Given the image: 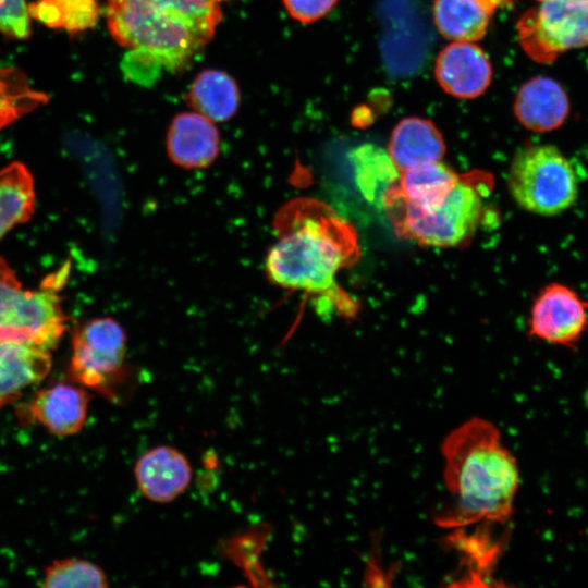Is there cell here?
<instances>
[{"instance_id": "cell-14", "label": "cell", "mask_w": 588, "mask_h": 588, "mask_svg": "<svg viewBox=\"0 0 588 588\" xmlns=\"http://www.w3.org/2000/svg\"><path fill=\"white\" fill-rule=\"evenodd\" d=\"M513 110L525 128L543 133L562 126L571 106L568 95L559 82L547 76H535L518 89Z\"/></svg>"}, {"instance_id": "cell-25", "label": "cell", "mask_w": 588, "mask_h": 588, "mask_svg": "<svg viewBox=\"0 0 588 588\" xmlns=\"http://www.w3.org/2000/svg\"><path fill=\"white\" fill-rule=\"evenodd\" d=\"M452 542L466 556L469 578L483 579L490 576L491 567L501 549L487 530L475 531L470 536L463 534L462 530H456Z\"/></svg>"}, {"instance_id": "cell-21", "label": "cell", "mask_w": 588, "mask_h": 588, "mask_svg": "<svg viewBox=\"0 0 588 588\" xmlns=\"http://www.w3.org/2000/svg\"><path fill=\"white\" fill-rule=\"evenodd\" d=\"M34 179L29 170L14 161L0 170V238L35 211Z\"/></svg>"}, {"instance_id": "cell-1", "label": "cell", "mask_w": 588, "mask_h": 588, "mask_svg": "<svg viewBox=\"0 0 588 588\" xmlns=\"http://www.w3.org/2000/svg\"><path fill=\"white\" fill-rule=\"evenodd\" d=\"M112 38L128 51L121 69L150 85L163 72L184 70L213 38L222 19L216 0H108Z\"/></svg>"}, {"instance_id": "cell-8", "label": "cell", "mask_w": 588, "mask_h": 588, "mask_svg": "<svg viewBox=\"0 0 588 588\" xmlns=\"http://www.w3.org/2000/svg\"><path fill=\"white\" fill-rule=\"evenodd\" d=\"M68 266L49 275L39 290H20L0 311V342L52 350L66 328L58 290L66 278Z\"/></svg>"}, {"instance_id": "cell-5", "label": "cell", "mask_w": 588, "mask_h": 588, "mask_svg": "<svg viewBox=\"0 0 588 588\" xmlns=\"http://www.w3.org/2000/svg\"><path fill=\"white\" fill-rule=\"evenodd\" d=\"M506 184L514 201L539 216L568 210L578 197V177L571 160L555 146L528 145L516 151Z\"/></svg>"}, {"instance_id": "cell-12", "label": "cell", "mask_w": 588, "mask_h": 588, "mask_svg": "<svg viewBox=\"0 0 588 588\" xmlns=\"http://www.w3.org/2000/svg\"><path fill=\"white\" fill-rule=\"evenodd\" d=\"M89 401L83 387L59 382L37 390L25 406L24 417L52 434L71 436L83 429Z\"/></svg>"}, {"instance_id": "cell-11", "label": "cell", "mask_w": 588, "mask_h": 588, "mask_svg": "<svg viewBox=\"0 0 588 588\" xmlns=\"http://www.w3.org/2000/svg\"><path fill=\"white\" fill-rule=\"evenodd\" d=\"M139 492L155 503H169L188 488L193 469L186 455L174 446L158 445L139 456L134 466Z\"/></svg>"}, {"instance_id": "cell-20", "label": "cell", "mask_w": 588, "mask_h": 588, "mask_svg": "<svg viewBox=\"0 0 588 588\" xmlns=\"http://www.w3.org/2000/svg\"><path fill=\"white\" fill-rule=\"evenodd\" d=\"M356 186L363 197L381 204L388 192L397 185L401 171L388 150L371 143L362 144L350 152Z\"/></svg>"}, {"instance_id": "cell-7", "label": "cell", "mask_w": 588, "mask_h": 588, "mask_svg": "<svg viewBox=\"0 0 588 588\" xmlns=\"http://www.w3.org/2000/svg\"><path fill=\"white\" fill-rule=\"evenodd\" d=\"M518 20V40L526 54L542 64L562 53L588 47V0H537Z\"/></svg>"}, {"instance_id": "cell-22", "label": "cell", "mask_w": 588, "mask_h": 588, "mask_svg": "<svg viewBox=\"0 0 588 588\" xmlns=\"http://www.w3.org/2000/svg\"><path fill=\"white\" fill-rule=\"evenodd\" d=\"M30 19L50 28H60L71 35L96 26L99 0H38L28 5Z\"/></svg>"}, {"instance_id": "cell-29", "label": "cell", "mask_w": 588, "mask_h": 588, "mask_svg": "<svg viewBox=\"0 0 588 588\" xmlns=\"http://www.w3.org/2000/svg\"><path fill=\"white\" fill-rule=\"evenodd\" d=\"M217 2H221V1H228V0H216Z\"/></svg>"}, {"instance_id": "cell-27", "label": "cell", "mask_w": 588, "mask_h": 588, "mask_svg": "<svg viewBox=\"0 0 588 588\" xmlns=\"http://www.w3.org/2000/svg\"><path fill=\"white\" fill-rule=\"evenodd\" d=\"M287 13L307 24L324 17L339 0H282Z\"/></svg>"}, {"instance_id": "cell-10", "label": "cell", "mask_w": 588, "mask_h": 588, "mask_svg": "<svg viewBox=\"0 0 588 588\" xmlns=\"http://www.w3.org/2000/svg\"><path fill=\"white\" fill-rule=\"evenodd\" d=\"M434 76L440 87L458 99L482 95L492 79L487 53L470 41H452L438 54Z\"/></svg>"}, {"instance_id": "cell-16", "label": "cell", "mask_w": 588, "mask_h": 588, "mask_svg": "<svg viewBox=\"0 0 588 588\" xmlns=\"http://www.w3.org/2000/svg\"><path fill=\"white\" fill-rule=\"evenodd\" d=\"M51 367L50 351L0 342V409L39 383Z\"/></svg>"}, {"instance_id": "cell-13", "label": "cell", "mask_w": 588, "mask_h": 588, "mask_svg": "<svg viewBox=\"0 0 588 588\" xmlns=\"http://www.w3.org/2000/svg\"><path fill=\"white\" fill-rule=\"evenodd\" d=\"M166 149L169 159L180 168H208L220 151L219 131L213 121L196 111L181 112L169 125Z\"/></svg>"}, {"instance_id": "cell-15", "label": "cell", "mask_w": 588, "mask_h": 588, "mask_svg": "<svg viewBox=\"0 0 588 588\" xmlns=\"http://www.w3.org/2000/svg\"><path fill=\"white\" fill-rule=\"evenodd\" d=\"M388 152L402 172L424 163L441 161L445 143L431 120L407 117L393 128Z\"/></svg>"}, {"instance_id": "cell-17", "label": "cell", "mask_w": 588, "mask_h": 588, "mask_svg": "<svg viewBox=\"0 0 588 588\" xmlns=\"http://www.w3.org/2000/svg\"><path fill=\"white\" fill-rule=\"evenodd\" d=\"M460 179L441 161L429 162L402 171L397 185L390 191L415 209L431 211L444 201Z\"/></svg>"}, {"instance_id": "cell-18", "label": "cell", "mask_w": 588, "mask_h": 588, "mask_svg": "<svg viewBox=\"0 0 588 588\" xmlns=\"http://www.w3.org/2000/svg\"><path fill=\"white\" fill-rule=\"evenodd\" d=\"M186 101L194 111L209 120L224 122L236 113L241 95L230 74L218 69H206L194 78Z\"/></svg>"}, {"instance_id": "cell-2", "label": "cell", "mask_w": 588, "mask_h": 588, "mask_svg": "<svg viewBox=\"0 0 588 588\" xmlns=\"http://www.w3.org/2000/svg\"><path fill=\"white\" fill-rule=\"evenodd\" d=\"M444 483L451 494L436 524L461 529L478 523L509 522L519 485L515 457L502 444L498 428L471 418L443 441Z\"/></svg>"}, {"instance_id": "cell-23", "label": "cell", "mask_w": 588, "mask_h": 588, "mask_svg": "<svg viewBox=\"0 0 588 588\" xmlns=\"http://www.w3.org/2000/svg\"><path fill=\"white\" fill-rule=\"evenodd\" d=\"M47 100L45 94L32 89L19 69L0 68V130Z\"/></svg>"}, {"instance_id": "cell-19", "label": "cell", "mask_w": 588, "mask_h": 588, "mask_svg": "<svg viewBox=\"0 0 588 588\" xmlns=\"http://www.w3.org/2000/svg\"><path fill=\"white\" fill-rule=\"evenodd\" d=\"M494 10L487 0H434L433 19L443 37L475 42L486 35Z\"/></svg>"}, {"instance_id": "cell-9", "label": "cell", "mask_w": 588, "mask_h": 588, "mask_svg": "<svg viewBox=\"0 0 588 588\" xmlns=\"http://www.w3.org/2000/svg\"><path fill=\"white\" fill-rule=\"evenodd\" d=\"M528 327L538 340L574 348L588 333V301L568 285L547 284L534 299Z\"/></svg>"}, {"instance_id": "cell-24", "label": "cell", "mask_w": 588, "mask_h": 588, "mask_svg": "<svg viewBox=\"0 0 588 588\" xmlns=\"http://www.w3.org/2000/svg\"><path fill=\"white\" fill-rule=\"evenodd\" d=\"M42 586L46 588H103L108 587V578L97 564L70 558L56 560L46 568Z\"/></svg>"}, {"instance_id": "cell-28", "label": "cell", "mask_w": 588, "mask_h": 588, "mask_svg": "<svg viewBox=\"0 0 588 588\" xmlns=\"http://www.w3.org/2000/svg\"><path fill=\"white\" fill-rule=\"evenodd\" d=\"M20 290H22V284L15 272L0 257V311Z\"/></svg>"}, {"instance_id": "cell-26", "label": "cell", "mask_w": 588, "mask_h": 588, "mask_svg": "<svg viewBox=\"0 0 588 588\" xmlns=\"http://www.w3.org/2000/svg\"><path fill=\"white\" fill-rule=\"evenodd\" d=\"M0 33L12 39L30 35V15L26 0H0Z\"/></svg>"}, {"instance_id": "cell-3", "label": "cell", "mask_w": 588, "mask_h": 588, "mask_svg": "<svg viewBox=\"0 0 588 588\" xmlns=\"http://www.w3.org/2000/svg\"><path fill=\"white\" fill-rule=\"evenodd\" d=\"M273 226L277 242L267 255L266 272L281 287L328 292L336 273L359 257L354 226L318 199L290 200L280 208Z\"/></svg>"}, {"instance_id": "cell-6", "label": "cell", "mask_w": 588, "mask_h": 588, "mask_svg": "<svg viewBox=\"0 0 588 588\" xmlns=\"http://www.w3.org/2000/svg\"><path fill=\"white\" fill-rule=\"evenodd\" d=\"M125 358L123 328L112 318H96L74 331L69 376L74 383L117 401L119 387L130 375Z\"/></svg>"}, {"instance_id": "cell-4", "label": "cell", "mask_w": 588, "mask_h": 588, "mask_svg": "<svg viewBox=\"0 0 588 588\" xmlns=\"http://www.w3.org/2000/svg\"><path fill=\"white\" fill-rule=\"evenodd\" d=\"M488 179L461 175L444 201L431 211H420L402 201L391 191L382 205L388 209L396 232L421 245L452 247L468 240L476 231L483 205L482 187Z\"/></svg>"}]
</instances>
